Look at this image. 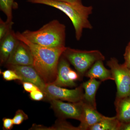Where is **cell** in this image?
<instances>
[{
  "instance_id": "6da1fadb",
  "label": "cell",
  "mask_w": 130,
  "mask_h": 130,
  "mask_svg": "<svg viewBox=\"0 0 130 130\" xmlns=\"http://www.w3.org/2000/svg\"><path fill=\"white\" fill-rule=\"evenodd\" d=\"M19 40L27 44L30 49L33 59V66L46 84L53 83L57 75L58 63L66 47L51 48L33 43L21 32H16Z\"/></svg>"
},
{
  "instance_id": "7a4b0ae2",
  "label": "cell",
  "mask_w": 130,
  "mask_h": 130,
  "mask_svg": "<svg viewBox=\"0 0 130 130\" xmlns=\"http://www.w3.org/2000/svg\"><path fill=\"white\" fill-rule=\"evenodd\" d=\"M27 1L33 4H41L55 8L64 13L72 22L77 41L81 39L84 29H93V26L89 20V17L93 12V7L84 6L81 0L74 3L54 0H28Z\"/></svg>"
},
{
  "instance_id": "3957f363",
  "label": "cell",
  "mask_w": 130,
  "mask_h": 130,
  "mask_svg": "<svg viewBox=\"0 0 130 130\" xmlns=\"http://www.w3.org/2000/svg\"><path fill=\"white\" fill-rule=\"evenodd\" d=\"M21 34L30 41L42 46L66 47V26L57 20L50 21L37 30H26Z\"/></svg>"
},
{
  "instance_id": "277c9868",
  "label": "cell",
  "mask_w": 130,
  "mask_h": 130,
  "mask_svg": "<svg viewBox=\"0 0 130 130\" xmlns=\"http://www.w3.org/2000/svg\"><path fill=\"white\" fill-rule=\"evenodd\" d=\"M63 55L76 70L79 76L85 73L98 60H105V56L98 50H82L66 47Z\"/></svg>"
},
{
  "instance_id": "5b68a950",
  "label": "cell",
  "mask_w": 130,
  "mask_h": 130,
  "mask_svg": "<svg viewBox=\"0 0 130 130\" xmlns=\"http://www.w3.org/2000/svg\"><path fill=\"white\" fill-rule=\"evenodd\" d=\"M117 87L116 98L130 97V71L124 64H120L115 58L107 61Z\"/></svg>"
},
{
  "instance_id": "8992f818",
  "label": "cell",
  "mask_w": 130,
  "mask_h": 130,
  "mask_svg": "<svg viewBox=\"0 0 130 130\" xmlns=\"http://www.w3.org/2000/svg\"><path fill=\"white\" fill-rule=\"evenodd\" d=\"M82 85L74 89L64 88L52 84H46L43 91L48 100H60L70 102H78L83 100L84 92Z\"/></svg>"
},
{
  "instance_id": "52a82bcc",
  "label": "cell",
  "mask_w": 130,
  "mask_h": 130,
  "mask_svg": "<svg viewBox=\"0 0 130 130\" xmlns=\"http://www.w3.org/2000/svg\"><path fill=\"white\" fill-rule=\"evenodd\" d=\"M50 101L53 109L62 118L74 119L81 121L83 110V101L66 103L60 100H53Z\"/></svg>"
},
{
  "instance_id": "ba28073f",
  "label": "cell",
  "mask_w": 130,
  "mask_h": 130,
  "mask_svg": "<svg viewBox=\"0 0 130 130\" xmlns=\"http://www.w3.org/2000/svg\"><path fill=\"white\" fill-rule=\"evenodd\" d=\"M33 64V57L30 49L27 44L20 40L6 64L32 66Z\"/></svg>"
},
{
  "instance_id": "9c48e42d",
  "label": "cell",
  "mask_w": 130,
  "mask_h": 130,
  "mask_svg": "<svg viewBox=\"0 0 130 130\" xmlns=\"http://www.w3.org/2000/svg\"><path fill=\"white\" fill-rule=\"evenodd\" d=\"M9 69L13 70L22 79V82H30L36 85L43 91L46 84L42 80L32 66L6 65Z\"/></svg>"
},
{
  "instance_id": "30bf717a",
  "label": "cell",
  "mask_w": 130,
  "mask_h": 130,
  "mask_svg": "<svg viewBox=\"0 0 130 130\" xmlns=\"http://www.w3.org/2000/svg\"><path fill=\"white\" fill-rule=\"evenodd\" d=\"M105 117L98 111L96 109L84 102L83 115L78 126L79 130H89L90 127Z\"/></svg>"
},
{
  "instance_id": "8fae6325",
  "label": "cell",
  "mask_w": 130,
  "mask_h": 130,
  "mask_svg": "<svg viewBox=\"0 0 130 130\" xmlns=\"http://www.w3.org/2000/svg\"><path fill=\"white\" fill-rule=\"evenodd\" d=\"M71 69L70 62L62 55L58 63L56 79L51 84L60 87L76 86L75 82L72 81L69 78V72Z\"/></svg>"
},
{
  "instance_id": "7c38bea8",
  "label": "cell",
  "mask_w": 130,
  "mask_h": 130,
  "mask_svg": "<svg viewBox=\"0 0 130 130\" xmlns=\"http://www.w3.org/2000/svg\"><path fill=\"white\" fill-rule=\"evenodd\" d=\"M20 41L16 37V32L12 30L9 34L0 41L1 64H6Z\"/></svg>"
},
{
  "instance_id": "4fadbf2b",
  "label": "cell",
  "mask_w": 130,
  "mask_h": 130,
  "mask_svg": "<svg viewBox=\"0 0 130 130\" xmlns=\"http://www.w3.org/2000/svg\"><path fill=\"white\" fill-rule=\"evenodd\" d=\"M101 83L102 81L100 80L98 81L95 78H90L82 84V87L84 90L83 101L96 109V94Z\"/></svg>"
},
{
  "instance_id": "5bb4252c",
  "label": "cell",
  "mask_w": 130,
  "mask_h": 130,
  "mask_svg": "<svg viewBox=\"0 0 130 130\" xmlns=\"http://www.w3.org/2000/svg\"><path fill=\"white\" fill-rule=\"evenodd\" d=\"M103 61L98 60L95 62L87 71L85 76L90 78L99 79L102 82L108 80L114 81L111 70L105 67Z\"/></svg>"
},
{
  "instance_id": "9a60e30c",
  "label": "cell",
  "mask_w": 130,
  "mask_h": 130,
  "mask_svg": "<svg viewBox=\"0 0 130 130\" xmlns=\"http://www.w3.org/2000/svg\"><path fill=\"white\" fill-rule=\"evenodd\" d=\"M116 116L121 123L130 121V97L117 98L115 102Z\"/></svg>"
},
{
  "instance_id": "2e32d148",
  "label": "cell",
  "mask_w": 130,
  "mask_h": 130,
  "mask_svg": "<svg viewBox=\"0 0 130 130\" xmlns=\"http://www.w3.org/2000/svg\"><path fill=\"white\" fill-rule=\"evenodd\" d=\"M121 123L116 116L106 117L95 125L91 126L89 130H120Z\"/></svg>"
},
{
  "instance_id": "e0dca14e",
  "label": "cell",
  "mask_w": 130,
  "mask_h": 130,
  "mask_svg": "<svg viewBox=\"0 0 130 130\" xmlns=\"http://www.w3.org/2000/svg\"><path fill=\"white\" fill-rule=\"evenodd\" d=\"M18 7L14 0H0V9L6 16L8 22L13 21L12 9Z\"/></svg>"
},
{
  "instance_id": "ac0fdd59",
  "label": "cell",
  "mask_w": 130,
  "mask_h": 130,
  "mask_svg": "<svg viewBox=\"0 0 130 130\" xmlns=\"http://www.w3.org/2000/svg\"><path fill=\"white\" fill-rule=\"evenodd\" d=\"M13 24V21H5L0 19V41L11 31Z\"/></svg>"
},
{
  "instance_id": "d6986e66",
  "label": "cell",
  "mask_w": 130,
  "mask_h": 130,
  "mask_svg": "<svg viewBox=\"0 0 130 130\" xmlns=\"http://www.w3.org/2000/svg\"><path fill=\"white\" fill-rule=\"evenodd\" d=\"M3 77L7 81L19 80L22 81V78L13 70L9 69L2 72Z\"/></svg>"
},
{
  "instance_id": "ffe728a7",
  "label": "cell",
  "mask_w": 130,
  "mask_h": 130,
  "mask_svg": "<svg viewBox=\"0 0 130 130\" xmlns=\"http://www.w3.org/2000/svg\"><path fill=\"white\" fill-rule=\"evenodd\" d=\"M28 119V115L23 110L19 109L16 112L12 119L14 125H19Z\"/></svg>"
},
{
  "instance_id": "44dd1931",
  "label": "cell",
  "mask_w": 130,
  "mask_h": 130,
  "mask_svg": "<svg viewBox=\"0 0 130 130\" xmlns=\"http://www.w3.org/2000/svg\"><path fill=\"white\" fill-rule=\"evenodd\" d=\"M30 96L32 100L36 101H40L43 100L44 94L41 90H38L31 92Z\"/></svg>"
},
{
  "instance_id": "7402d4cb",
  "label": "cell",
  "mask_w": 130,
  "mask_h": 130,
  "mask_svg": "<svg viewBox=\"0 0 130 130\" xmlns=\"http://www.w3.org/2000/svg\"><path fill=\"white\" fill-rule=\"evenodd\" d=\"M22 83L24 89L27 92L30 93L34 91L40 90L38 87L32 83L26 81H23Z\"/></svg>"
},
{
  "instance_id": "603a6c76",
  "label": "cell",
  "mask_w": 130,
  "mask_h": 130,
  "mask_svg": "<svg viewBox=\"0 0 130 130\" xmlns=\"http://www.w3.org/2000/svg\"><path fill=\"white\" fill-rule=\"evenodd\" d=\"M125 62L124 64L130 71V44H128L125 48L124 55Z\"/></svg>"
},
{
  "instance_id": "cb8c5ba5",
  "label": "cell",
  "mask_w": 130,
  "mask_h": 130,
  "mask_svg": "<svg viewBox=\"0 0 130 130\" xmlns=\"http://www.w3.org/2000/svg\"><path fill=\"white\" fill-rule=\"evenodd\" d=\"M3 128L4 129L10 130L11 129L14 124L12 119L8 118H4L3 119Z\"/></svg>"
},
{
  "instance_id": "d4e9b609",
  "label": "cell",
  "mask_w": 130,
  "mask_h": 130,
  "mask_svg": "<svg viewBox=\"0 0 130 130\" xmlns=\"http://www.w3.org/2000/svg\"><path fill=\"white\" fill-rule=\"evenodd\" d=\"M79 75L78 73L76 72L72 69L69 72V77L70 80L72 81H75L79 78Z\"/></svg>"
},
{
  "instance_id": "484cf974",
  "label": "cell",
  "mask_w": 130,
  "mask_h": 130,
  "mask_svg": "<svg viewBox=\"0 0 130 130\" xmlns=\"http://www.w3.org/2000/svg\"><path fill=\"white\" fill-rule=\"evenodd\" d=\"M120 130H130V121L126 123H121Z\"/></svg>"
},
{
  "instance_id": "4316f807",
  "label": "cell",
  "mask_w": 130,
  "mask_h": 130,
  "mask_svg": "<svg viewBox=\"0 0 130 130\" xmlns=\"http://www.w3.org/2000/svg\"><path fill=\"white\" fill-rule=\"evenodd\" d=\"M56 1L61 2H64L69 3H74L79 1V0H54Z\"/></svg>"
},
{
  "instance_id": "83f0119b",
  "label": "cell",
  "mask_w": 130,
  "mask_h": 130,
  "mask_svg": "<svg viewBox=\"0 0 130 130\" xmlns=\"http://www.w3.org/2000/svg\"><path fill=\"white\" fill-rule=\"evenodd\" d=\"M128 44H130V41L129 42V43H128Z\"/></svg>"
}]
</instances>
